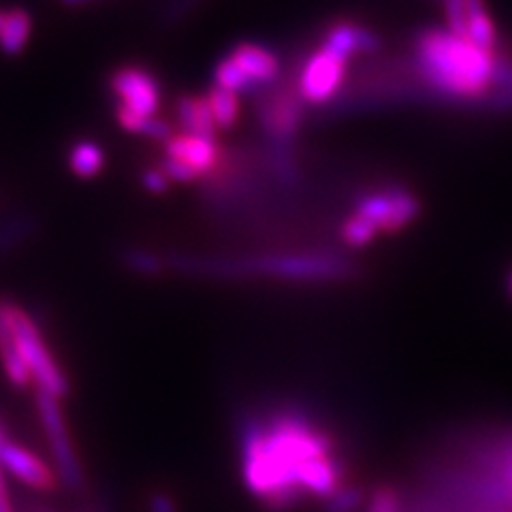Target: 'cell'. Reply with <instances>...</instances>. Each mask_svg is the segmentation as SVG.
I'll use <instances>...</instances> for the list:
<instances>
[{
  "instance_id": "6da1fadb",
  "label": "cell",
  "mask_w": 512,
  "mask_h": 512,
  "mask_svg": "<svg viewBox=\"0 0 512 512\" xmlns=\"http://www.w3.org/2000/svg\"><path fill=\"white\" fill-rule=\"evenodd\" d=\"M239 442L244 485L276 510L303 498L299 476L310 461L333 455L331 438L297 410L278 412L269 421H246Z\"/></svg>"
},
{
  "instance_id": "7a4b0ae2",
  "label": "cell",
  "mask_w": 512,
  "mask_h": 512,
  "mask_svg": "<svg viewBox=\"0 0 512 512\" xmlns=\"http://www.w3.org/2000/svg\"><path fill=\"white\" fill-rule=\"evenodd\" d=\"M414 73L448 103H485L493 86L498 52L483 50L448 28H427L412 45Z\"/></svg>"
},
{
  "instance_id": "3957f363",
  "label": "cell",
  "mask_w": 512,
  "mask_h": 512,
  "mask_svg": "<svg viewBox=\"0 0 512 512\" xmlns=\"http://www.w3.org/2000/svg\"><path fill=\"white\" fill-rule=\"evenodd\" d=\"M167 269L210 278H269L282 282H338L350 276L352 265L333 252H280L248 259L165 254Z\"/></svg>"
},
{
  "instance_id": "277c9868",
  "label": "cell",
  "mask_w": 512,
  "mask_h": 512,
  "mask_svg": "<svg viewBox=\"0 0 512 512\" xmlns=\"http://www.w3.org/2000/svg\"><path fill=\"white\" fill-rule=\"evenodd\" d=\"M7 318L15 350L24 363L32 380V391L52 395L56 399H67L71 393V382L62 370L54 350L47 344L41 325L22 303L5 297Z\"/></svg>"
},
{
  "instance_id": "5b68a950",
  "label": "cell",
  "mask_w": 512,
  "mask_h": 512,
  "mask_svg": "<svg viewBox=\"0 0 512 512\" xmlns=\"http://www.w3.org/2000/svg\"><path fill=\"white\" fill-rule=\"evenodd\" d=\"M35 412L60 487L73 493L84 491L86 470L75 446L67 414H64L62 399L35 391Z\"/></svg>"
},
{
  "instance_id": "8992f818",
  "label": "cell",
  "mask_w": 512,
  "mask_h": 512,
  "mask_svg": "<svg viewBox=\"0 0 512 512\" xmlns=\"http://www.w3.org/2000/svg\"><path fill=\"white\" fill-rule=\"evenodd\" d=\"M280 73L276 54L259 43H239L233 52L216 64L214 86L235 94L252 92L274 84Z\"/></svg>"
},
{
  "instance_id": "52a82bcc",
  "label": "cell",
  "mask_w": 512,
  "mask_h": 512,
  "mask_svg": "<svg viewBox=\"0 0 512 512\" xmlns=\"http://www.w3.org/2000/svg\"><path fill=\"white\" fill-rule=\"evenodd\" d=\"M111 92L118 101V122L128 133H141L143 124L160 107V84L148 69L122 67L111 75Z\"/></svg>"
},
{
  "instance_id": "ba28073f",
  "label": "cell",
  "mask_w": 512,
  "mask_h": 512,
  "mask_svg": "<svg viewBox=\"0 0 512 512\" xmlns=\"http://www.w3.org/2000/svg\"><path fill=\"white\" fill-rule=\"evenodd\" d=\"M421 203L410 190L402 186L382 188L363 195L355 205V216L370 222L380 233H395L419 216Z\"/></svg>"
},
{
  "instance_id": "9c48e42d",
  "label": "cell",
  "mask_w": 512,
  "mask_h": 512,
  "mask_svg": "<svg viewBox=\"0 0 512 512\" xmlns=\"http://www.w3.org/2000/svg\"><path fill=\"white\" fill-rule=\"evenodd\" d=\"M348 60L323 43L303 64L297 82V92L303 103L325 105L340 92L346 75Z\"/></svg>"
},
{
  "instance_id": "30bf717a",
  "label": "cell",
  "mask_w": 512,
  "mask_h": 512,
  "mask_svg": "<svg viewBox=\"0 0 512 512\" xmlns=\"http://www.w3.org/2000/svg\"><path fill=\"white\" fill-rule=\"evenodd\" d=\"M0 470L5 472V476H11L26 489L37 493H50L60 487L50 461H45L41 455L30 451L28 446L9 438L0 444Z\"/></svg>"
},
{
  "instance_id": "8fae6325",
  "label": "cell",
  "mask_w": 512,
  "mask_h": 512,
  "mask_svg": "<svg viewBox=\"0 0 512 512\" xmlns=\"http://www.w3.org/2000/svg\"><path fill=\"white\" fill-rule=\"evenodd\" d=\"M167 158L178 160L190 171L197 173V178L218 165L220 148L214 137H197V135H173L165 143Z\"/></svg>"
},
{
  "instance_id": "7c38bea8",
  "label": "cell",
  "mask_w": 512,
  "mask_h": 512,
  "mask_svg": "<svg viewBox=\"0 0 512 512\" xmlns=\"http://www.w3.org/2000/svg\"><path fill=\"white\" fill-rule=\"evenodd\" d=\"M323 45L350 60L352 56L359 54H374L380 47V41L372 30H367L355 22H338L329 26V30L325 32Z\"/></svg>"
},
{
  "instance_id": "4fadbf2b",
  "label": "cell",
  "mask_w": 512,
  "mask_h": 512,
  "mask_svg": "<svg viewBox=\"0 0 512 512\" xmlns=\"http://www.w3.org/2000/svg\"><path fill=\"white\" fill-rule=\"evenodd\" d=\"M463 7H466L463 39L483 47V50L498 52V30H495L485 0H463Z\"/></svg>"
},
{
  "instance_id": "5bb4252c",
  "label": "cell",
  "mask_w": 512,
  "mask_h": 512,
  "mask_svg": "<svg viewBox=\"0 0 512 512\" xmlns=\"http://www.w3.org/2000/svg\"><path fill=\"white\" fill-rule=\"evenodd\" d=\"M175 116H178L182 131L186 135L216 139L218 126L205 96H182L178 105H175Z\"/></svg>"
},
{
  "instance_id": "9a60e30c",
  "label": "cell",
  "mask_w": 512,
  "mask_h": 512,
  "mask_svg": "<svg viewBox=\"0 0 512 512\" xmlns=\"http://www.w3.org/2000/svg\"><path fill=\"white\" fill-rule=\"evenodd\" d=\"M41 222L35 214L20 212L0 218V256H7L24 248L37 237Z\"/></svg>"
},
{
  "instance_id": "2e32d148",
  "label": "cell",
  "mask_w": 512,
  "mask_h": 512,
  "mask_svg": "<svg viewBox=\"0 0 512 512\" xmlns=\"http://www.w3.org/2000/svg\"><path fill=\"white\" fill-rule=\"evenodd\" d=\"M32 35V15L24 9L5 13V24L0 30V50L7 56H18Z\"/></svg>"
},
{
  "instance_id": "e0dca14e",
  "label": "cell",
  "mask_w": 512,
  "mask_h": 512,
  "mask_svg": "<svg viewBox=\"0 0 512 512\" xmlns=\"http://www.w3.org/2000/svg\"><path fill=\"white\" fill-rule=\"evenodd\" d=\"M120 263L124 269L141 278H156L163 274V271H167L165 254H158L150 248H141V246L124 248L120 252Z\"/></svg>"
},
{
  "instance_id": "ac0fdd59",
  "label": "cell",
  "mask_w": 512,
  "mask_h": 512,
  "mask_svg": "<svg viewBox=\"0 0 512 512\" xmlns=\"http://www.w3.org/2000/svg\"><path fill=\"white\" fill-rule=\"evenodd\" d=\"M69 167L77 178H94L105 167V152L94 141H79L69 154Z\"/></svg>"
},
{
  "instance_id": "d6986e66",
  "label": "cell",
  "mask_w": 512,
  "mask_h": 512,
  "mask_svg": "<svg viewBox=\"0 0 512 512\" xmlns=\"http://www.w3.org/2000/svg\"><path fill=\"white\" fill-rule=\"evenodd\" d=\"M485 103L489 109H495V111H512V58L508 56L498 58L493 86Z\"/></svg>"
},
{
  "instance_id": "ffe728a7",
  "label": "cell",
  "mask_w": 512,
  "mask_h": 512,
  "mask_svg": "<svg viewBox=\"0 0 512 512\" xmlns=\"http://www.w3.org/2000/svg\"><path fill=\"white\" fill-rule=\"evenodd\" d=\"M207 103H210L212 116L218 128H231L239 118V96L235 92L212 88L210 94L205 96Z\"/></svg>"
},
{
  "instance_id": "44dd1931",
  "label": "cell",
  "mask_w": 512,
  "mask_h": 512,
  "mask_svg": "<svg viewBox=\"0 0 512 512\" xmlns=\"http://www.w3.org/2000/svg\"><path fill=\"white\" fill-rule=\"evenodd\" d=\"M376 235H378V231L372 227V224L365 222L363 218H359L355 214L348 216V220L342 227V239H344V244L350 248H363L367 244H372Z\"/></svg>"
},
{
  "instance_id": "7402d4cb",
  "label": "cell",
  "mask_w": 512,
  "mask_h": 512,
  "mask_svg": "<svg viewBox=\"0 0 512 512\" xmlns=\"http://www.w3.org/2000/svg\"><path fill=\"white\" fill-rule=\"evenodd\" d=\"M361 502H363L361 489L350 487V485H342L327 500V508H329V512H355L361 506Z\"/></svg>"
},
{
  "instance_id": "603a6c76",
  "label": "cell",
  "mask_w": 512,
  "mask_h": 512,
  "mask_svg": "<svg viewBox=\"0 0 512 512\" xmlns=\"http://www.w3.org/2000/svg\"><path fill=\"white\" fill-rule=\"evenodd\" d=\"M139 135L148 137V139H154V141L167 143V141L173 137V126H171L167 120L154 116V118H150L146 124H143Z\"/></svg>"
},
{
  "instance_id": "cb8c5ba5",
  "label": "cell",
  "mask_w": 512,
  "mask_h": 512,
  "mask_svg": "<svg viewBox=\"0 0 512 512\" xmlns=\"http://www.w3.org/2000/svg\"><path fill=\"white\" fill-rule=\"evenodd\" d=\"M160 169L165 171V175L169 180H173V182H192V180H197V173L195 171H190L186 165H182V163H178V160H173V158H163V163H160Z\"/></svg>"
},
{
  "instance_id": "d4e9b609",
  "label": "cell",
  "mask_w": 512,
  "mask_h": 512,
  "mask_svg": "<svg viewBox=\"0 0 512 512\" xmlns=\"http://www.w3.org/2000/svg\"><path fill=\"white\" fill-rule=\"evenodd\" d=\"M141 184L148 192H154V195H160V192H165L169 186V178L165 175L163 169H146V173L141 175Z\"/></svg>"
},
{
  "instance_id": "484cf974",
  "label": "cell",
  "mask_w": 512,
  "mask_h": 512,
  "mask_svg": "<svg viewBox=\"0 0 512 512\" xmlns=\"http://www.w3.org/2000/svg\"><path fill=\"white\" fill-rule=\"evenodd\" d=\"M148 512H180L178 504H175L173 495L167 491H152L150 498H148Z\"/></svg>"
},
{
  "instance_id": "4316f807",
  "label": "cell",
  "mask_w": 512,
  "mask_h": 512,
  "mask_svg": "<svg viewBox=\"0 0 512 512\" xmlns=\"http://www.w3.org/2000/svg\"><path fill=\"white\" fill-rule=\"evenodd\" d=\"M370 512H399L397 495L391 489H380L370 504Z\"/></svg>"
},
{
  "instance_id": "83f0119b",
  "label": "cell",
  "mask_w": 512,
  "mask_h": 512,
  "mask_svg": "<svg viewBox=\"0 0 512 512\" xmlns=\"http://www.w3.org/2000/svg\"><path fill=\"white\" fill-rule=\"evenodd\" d=\"M0 512H20L18 506H15L13 498H11L7 476H5L3 470H0Z\"/></svg>"
},
{
  "instance_id": "f1b7e54d",
  "label": "cell",
  "mask_w": 512,
  "mask_h": 512,
  "mask_svg": "<svg viewBox=\"0 0 512 512\" xmlns=\"http://www.w3.org/2000/svg\"><path fill=\"white\" fill-rule=\"evenodd\" d=\"M60 3H62L64 7H84V5L94 3V0H60Z\"/></svg>"
},
{
  "instance_id": "f546056e",
  "label": "cell",
  "mask_w": 512,
  "mask_h": 512,
  "mask_svg": "<svg viewBox=\"0 0 512 512\" xmlns=\"http://www.w3.org/2000/svg\"><path fill=\"white\" fill-rule=\"evenodd\" d=\"M24 512H58V510H54L50 506H43V504H30V506H26Z\"/></svg>"
},
{
  "instance_id": "4dcf8cb0",
  "label": "cell",
  "mask_w": 512,
  "mask_h": 512,
  "mask_svg": "<svg viewBox=\"0 0 512 512\" xmlns=\"http://www.w3.org/2000/svg\"><path fill=\"white\" fill-rule=\"evenodd\" d=\"M7 440V434H5V429H3V425H0V444H3Z\"/></svg>"
},
{
  "instance_id": "1f68e13d",
  "label": "cell",
  "mask_w": 512,
  "mask_h": 512,
  "mask_svg": "<svg viewBox=\"0 0 512 512\" xmlns=\"http://www.w3.org/2000/svg\"><path fill=\"white\" fill-rule=\"evenodd\" d=\"M3 24H5V13L0 11V30H3Z\"/></svg>"
},
{
  "instance_id": "d6a6232c",
  "label": "cell",
  "mask_w": 512,
  "mask_h": 512,
  "mask_svg": "<svg viewBox=\"0 0 512 512\" xmlns=\"http://www.w3.org/2000/svg\"><path fill=\"white\" fill-rule=\"evenodd\" d=\"M510 293H512V276H510Z\"/></svg>"
}]
</instances>
